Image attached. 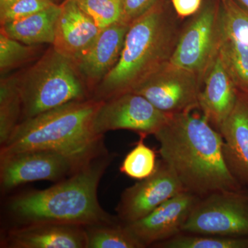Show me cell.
<instances>
[{
  "mask_svg": "<svg viewBox=\"0 0 248 248\" xmlns=\"http://www.w3.org/2000/svg\"><path fill=\"white\" fill-rule=\"evenodd\" d=\"M200 197L187 191L166 201L144 218L125 223L148 247L182 232V228Z\"/></svg>",
  "mask_w": 248,
  "mask_h": 248,
  "instance_id": "12",
  "label": "cell"
},
{
  "mask_svg": "<svg viewBox=\"0 0 248 248\" xmlns=\"http://www.w3.org/2000/svg\"><path fill=\"white\" fill-rule=\"evenodd\" d=\"M87 248H144L125 223H106L85 226Z\"/></svg>",
  "mask_w": 248,
  "mask_h": 248,
  "instance_id": "20",
  "label": "cell"
},
{
  "mask_svg": "<svg viewBox=\"0 0 248 248\" xmlns=\"http://www.w3.org/2000/svg\"><path fill=\"white\" fill-rule=\"evenodd\" d=\"M112 158L108 153L101 155L48 189L16 197L9 204L10 210L27 223L87 226L115 223L117 219L103 210L97 199L98 186Z\"/></svg>",
  "mask_w": 248,
  "mask_h": 248,
  "instance_id": "2",
  "label": "cell"
},
{
  "mask_svg": "<svg viewBox=\"0 0 248 248\" xmlns=\"http://www.w3.org/2000/svg\"><path fill=\"white\" fill-rule=\"evenodd\" d=\"M161 0H122V17L121 22L130 25L141 17Z\"/></svg>",
  "mask_w": 248,
  "mask_h": 248,
  "instance_id": "28",
  "label": "cell"
},
{
  "mask_svg": "<svg viewBox=\"0 0 248 248\" xmlns=\"http://www.w3.org/2000/svg\"><path fill=\"white\" fill-rule=\"evenodd\" d=\"M12 1H14V0H0V7H2L5 5L9 4Z\"/></svg>",
  "mask_w": 248,
  "mask_h": 248,
  "instance_id": "31",
  "label": "cell"
},
{
  "mask_svg": "<svg viewBox=\"0 0 248 248\" xmlns=\"http://www.w3.org/2000/svg\"><path fill=\"white\" fill-rule=\"evenodd\" d=\"M225 161L231 174L248 189V94L239 91L231 113L218 130Z\"/></svg>",
  "mask_w": 248,
  "mask_h": 248,
  "instance_id": "15",
  "label": "cell"
},
{
  "mask_svg": "<svg viewBox=\"0 0 248 248\" xmlns=\"http://www.w3.org/2000/svg\"><path fill=\"white\" fill-rule=\"evenodd\" d=\"M56 4L54 0H14L0 7L1 24L27 17Z\"/></svg>",
  "mask_w": 248,
  "mask_h": 248,
  "instance_id": "27",
  "label": "cell"
},
{
  "mask_svg": "<svg viewBox=\"0 0 248 248\" xmlns=\"http://www.w3.org/2000/svg\"><path fill=\"white\" fill-rule=\"evenodd\" d=\"M239 4L248 10V0H236Z\"/></svg>",
  "mask_w": 248,
  "mask_h": 248,
  "instance_id": "30",
  "label": "cell"
},
{
  "mask_svg": "<svg viewBox=\"0 0 248 248\" xmlns=\"http://www.w3.org/2000/svg\"><path fill=\"white\" fill-rule=\"evenodd\" d=\"M89 162L50 150L0 155L1 190H11L23 184L37 181L61 182Z\"/></svg>",
  "mask_w": 248,
  "mask_h": 248,
  "instance_id": "9",
  "label": "cell"
},
{
  "mask_svg": "<svg viewBox=\"0 0 248 248\" xmlns=\"http://www.w3.org/2000/svg\"><path fill=\"white\" fill-rule=\"evenodd\" d=\"M57 22L53 47L76 61L89 48L102 29L80 7L78 0H65Z\"/></svg>",
  "mask_w": 248,
  "mask_h": 248,
  "instance_id": "16",
  "label": "cell"
},
{
  "mask_svg": "<svg viewBox=\"0 0 248 248\" xmlns=\"http://www.w3.org/2000/svg\"><path fill=\"white\" fill-rule=\"evenodd\" d=\"M186 191L173 170L162 159L155 172L125 189L116 208L117 218L124 223L144 218L166 201Z\"/></svg>",
  "mask_w": 248,
  "mask_h": 248,
  "instance_id": "11",
  "label": "cell"
},
{
  "mask_svg": "<svg viewBox=\"0 0 248 248\" xmlns=\"http://www.w3.org/2000/svg\"><path fill=\"white\" fill-rule=\"evenodd\" d=\"M61 5L55 4L27 17L1 24V31L29 45H53Z\"/></svg>",
  "mask_w": 248,
  "mask_h": 248,
  "instance_id": "18",
  "label": "cell"
},
{
  "mask_svg": "<svg viewBox=\"0 0 248 248\" xmlns=\"http://www.w3.org/2000/svg\"><path fill=\"white\" fill-rule=\"evenodd\" d=\"M180 31L165 0L134 21L118 63L98 84L92 99L106 101L128 92L145 77L170 62Z\"/></svg>",
  "mask_w": 248,
  "mask_h": 248,
  "instance_id": "4",
  "label": "cell"
},
{
  "mask_svg": "<svg viewBox=\"0 0 248 248\" xmlns=\"http://www.w3.org/2000/svg\"><path fill=\"white\" fill-rule=\"evenodd\" d=\"M146 138L140 135V140L125 156L120 168L121 172L138 181L150 177L157 165L155 151L143 141Z\"/></svg>",
  "mask_w": 248,
  "mask_h": 248,
  "instance_id": "24",
  "label": "cell"
},
{
  "mask_svg": "<svg viewBox=\"0 0 248 248\" xmlns=\"http://www.w3.org/2000/svg\"><path fill=\"white\" fill-rule=\"evenodd\" d=\"M204 0H171L172 7L179 17H192L202 8Z\"/></svg>",
  "mask_w": 248,
  "mask_h": 248,
  "instance_id": "29",
  "label": "cell"
},
{
  "mask_svg": "<svg viewBox=\"0 0 248 248\" xmlns=\"http://www.w3.org/2000/svg\"><path fill=\"white\" fill-rule=\"evenodd\" d=\"M221 35L248 45V10L236 0H220Z\"/></svg>",
  "mask_w": 248,
  "mask_h": 248,
  "instance_id": "23",
  "label": "cell"
},
{
  "mask_svg": "<svg viewBox=\"0 0 248 248\" xmlns=\"http://www.w3.org/2000/svg\"><path fill=\"white\" fill-rule=\"evenodd\" d=\"M103 101H76L23 121L1 146L0 155L31 150L60 152L84 162L107 153L104 135L93 128Z\"/></svg>",
  "mask_w": 248,
  "mask_h": 248,
  "instance_id": "3",
  "label": "cell"
},
{
  "mask_svg": "<svg viewBox=\"0 0 248 248\" xmlns=\"http://www.w3.org/2000/svg\"><path fill=\"white\" fill-rule=\"evenodd\" d=\"M6 248H87L85 226L39 222L8 232L1 241Z\"/></svg>",
  "mask_w": 248,
  "mask_h": 248,
  "instance_id": "14",
  "label": "cell"
},
{
  "mask_svg": "<svg viewBox=\"0 0 248 248\" xmlns=\"http://www.w3.org/2000/svg\"><path fill=\"white\" fill-rule=\"evenodd\" d=\"M218 54L237 89L248 94V45L221 35Z\"/></svg>",
  "mask_w": 248,
  "mask_h": 248,
  "instance_id": "21",
  "label": "cell"
},
{
  "mask_svg": "<svg viewBox=\"0 0 248 248\" xmlns=\"http://www.w3.org/2000/svg\"><path fill=\"white\" fill-rule=\"evenodd\" d=\"M129 27L120 22L102 29L93 45L75 61L91 97L98 84L118 63Z\"/></svg>",
  "mask_w": 248,
  "mask_h": 248,
  "instance_id": "13",
  "label": "cell"
},
{
  "mask_svg": "<svg viewBox=\"0 0 248 248\" xmlns=\"http://www.w3.org/2000/svg\"><path fill=\"white\" fill-rule=\"evenodd\" d=\"M80 7L100 29L122 20V0H78Z\"/></svg>",
  "mask_w": 248,
  "mask_h": 248,
  "instance_id": "26",
  "label": "cell"
},
{
  "mask_svg": "<svg viewBox=\"0 0 248 248\" xmlns=\"http://www.w3.org/2000/svg\"><path fill=\"white\" fill-rule=\"evenodd\" d=\"M159 248H248V238L182 232L153 246Z\"/></svg>",
  "mask_w": 248,
  "mask_h": 248,
  "instance_id": "22",
  "label": "cell"
},
{
  "mask_svg": "<svg viewBox=\"0 0 248 248\" xmlns=\"http://www.w3.org/2000/svg\"><path fill=\"white\" fill-rule=\"evenodd\" d=\"M182 232L246 237L248 194L244 191H222L200 198L184 223Z\"/></svg>",
  "mask_w": 248,
  "mask_h": 248,
  "instance_id": "7",
  "label": "cell"
},
{
  "mask_svg": "<svg viewBox=\"0 0 248 248\" xmlns=\"http://www.w3.org/2000/svg\"><path fill=\"white\" fill-rule=\"evenodd\" d=\"M22 99L18 76L1 78L0 81V144L2 146L19 125L22 117Z\"/></svg>",
  "mask_w": 248,
  "mask_h": 248,
  "instance_id": "19",
  "label": "cell"
},
{
  "mask_svg": "<svg viewBox=\"0 0 248 248\" xmlns=\"http://www.w3.org/2000/svg\"><path fill=\"white\" fill-rule=\"evenodd\" d=\"M170 115L141 94L128 91L103 101L93 118V128L99 135L111 130H128L146 137L159 131Z\"/></svg>",
  "mask_w": 248,
  "mask_h": 248,
  "instance_id": "10",
  "label": "cell"
},
{
  "mask_svg": "<svg viewBox=\"0 0 248 248\" xmlns=\"http://www.w3.org/2000/svg\"><path fill=\"white\" fill-rule=\"evenodd\" d=\"M239 90L217 53L205 73L199 103L202 115L219 130L234 108Z\"/></svg>",
  "mask_w": 248,
  "mask_h": 248,
  "instance_id": "17",
  "label": "cell"
},
{
  "mask_svg": "<svg viewBox=\"0 0 248 248\" xmlns=\"http://www.w3.org/2000/svg\"><path fill=\"white\" fill-rule=\"evenodd\" d=\"M203 86L200 77L170 62L145 77L130 91L146 97L155 107L168 114L200 108Z\"/></svg>",
  "mask_w": 248,
  "mask_h": 248,
  "instance_id": "8",
  "label": "cell"
},
{
  "mask_svg": "<svg viewBox=\"0 0 248 248\" xmlns=\"http://www.w3.org/2000/svg\"><path fill=\"white\" fill-rule=\"evenodd\" d=\"M36 45H29L0 32V71L1 74L30 61L37 52Z\"/></svg>",
  "mask_w": 248,
  "mask_h": 248,
  "instance_id": "25",
  "label": "cell"
},
{
  "mask_svg": "<svg viewBox=\"0 0 248 248\" xmlns=\"http://www.w3.org/2000/svg\"><path fill=\"white\" fill-rule=\"evenodd\" d=\"M18 86L22 106L20 123L68 103L92 98L74 60L53 46L18 76Z\"/></svg>",
  "mask_w": 248,
  "mask_h": 248,
  "instance_id": "5",
  "label": "cell"
},
{
  "mask_svg": "<svg viewBox=\"0 0 248 248\" xmlns=\"http://www.w3.org/2000/svg\"><path fill=\"white\" fill-rule=\"evenodd\" d=\"M220 0H204L179 32L170 62L197 75L203 81L217 56L221 41Z\"/></svg>",
  "mask_w": 248,
  "mask_h": 248,
  "instance_id": "6",
  "label": "cell"
},
{
  "mask_svg": "<svg viewBox=\"0 0 248 248\" xmlns=\"http://www.w3.org/2000/svg\"><path fill=\"white\" fill-rule=\"evenodd\" d=\"M154 136L161 159L187 192L202 198L222 191H244L227 166L221 133L203 115L171 114Z\"/></svg>",
  "mask_w": 248,
  "mask_h": 248,
  "instance_id": "1",
  "label": "cell"
}]
</instances>
